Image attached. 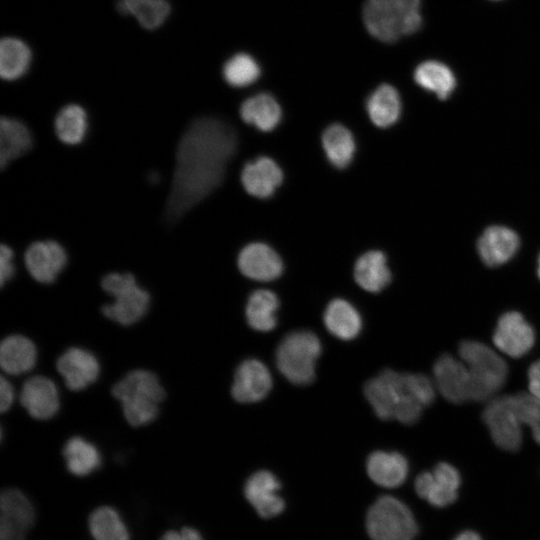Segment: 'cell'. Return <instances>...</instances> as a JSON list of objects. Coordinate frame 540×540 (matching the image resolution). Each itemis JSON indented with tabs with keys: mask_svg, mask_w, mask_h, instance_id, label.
<instances>
[{
	"mask_svg": "<svg viewBox=\"0 0 540 540\" xmlns=\"http://www.w3.org/2000/svg\"><path fill=\"white\" fill-rule=\"evenodd\" d=\"M54 129L62 143L80 144L88 130V116L85 109L78 104L64 106L55 117Z\"/></svg>",
	"mask_w": 540,
	"mask_h": 540,
	"instance_id": "34",
	"label": "cell"
},
{
	"mask_svg": "<svg viewBox=\"0 0 540 540\" xmlns=\"http://www.w3.org/2000/svg\"><path fill=\"white\" fill-rule=\"evenodd\" d=\"M15 399L14 389L11 383L4 377L0 380V410L6 412L10 409Z\"/></svg>",
	"mask_w": 540,
	"mask_h": 540,
	"instance_id": "41",
	"label": "cell"
},
{
	"mask_svg": "<svg viewBox=\"0 0 540 540\" xmlns=\"http://www.w3.org/2000/svg\"><path fill=\"white\" fill-rule=\"evenodd\" d=\"M112 395L120 402L126 421L139 427L158 416L165 390L153 372L136 369L114 384Z\"/></svg>",
	"mask_w": 540,
	"mask_h": 540,
	"instance_id": "3",
	"label": "cell"
},
{
	"mask_svg": "<svg viewBox=\"0 0 540 540\" xmlns=\"http://www.w3.org/2000/svg\"><path fill=\"white\" fill-rule=\"evenodd\" d=\"M520 240L515 231L504 226H490L480 236L477 250L481 260L491 267L509 261L519 248Z\"/></svg>",
	"mask_w": 540,
	"mask_h": 540,
	"instance_id": "20",
	"label": "cell"
},
{
	"mask_svg": "<svg viewBox=\"0 0 540 540\" xmlns=\"http://www.w3.org/2000/svg\"><path fill=\"white\" fill-rule=\"evenodd\" d=\"M33 146L28 127L20 120L3 116L0 120V166L5 169L12 161L25 155Z\"/></svg>",
	"mask_w": 540,
	"mask_h": 540,
	"instance_id": "24",
	"label": "cell"
},
{
	"mask_svg": "<svg viewBox=\"0 0 540 540\" xmlns=\"http://www.w3.org/2000/svg\"><path fill=\"white\" fill-rule=\"evenodd\" d=\"M364 394L381 420L396 419L412 425L421 417L423 408L434 401L435 388L423 374L385 369L366 382Z\"/></svg>",
	"mask_w": 540,
	"mask_h": 540,
	"instance_id": "2",
	"label": "cell"
},
{
	"mask_svg": "<svg viewBox=\"0 0 540 540\" xmlns=\"http://www.w3.org/2000/svg\"><path fill=\"white\" fill-rule=\"evenodd\" d=\"M24 262L35 281L50 284L66 266L67 254L64 247L56 241H35L26 249Z\"/></svg>",
	"mask_w": 540,
	"mask_h": 540,
	"instance_id": "13",
	"label": "cell"
},
{
	"mask_svg": "<svg viewBox=\"0 0 540 540\" xmlns=\"http://www.w3.org/2000/svg\"><path fill=\"white\" fill-rule=\"evenodd\" d=\"M14 253L11 247L2 244L0 247V284L10 281L15 273Z\"/></svg>",
	"mask_w": 540,
	"mask_h": 540,
	"instance_id": "39",
	"label": "cell"
},
{
	"mask_svg": "<svg viewBox=\"0 0 540 540\" xmlns=\"http://www.w3.org/2000/svg\"><path fill=\"white\" fill-rule=\"evenodd\" d=\"M89 529L94 540H129L122 517L113 507L101 506L89 516Z\"/></svg>",
	"mask_w": 540,
	"mask_h": 540,
	"instance_id": "36",
	"label": "cell"
},
{
	"mask_svg": "<svg viewBox=\"0 0 540 540\" xmlns=\"http://www.w3.org/2000/svg\"><path fill=\"white\" fill-rule=\"evenodd\" d=\"M280 488V482L272 472L260 470L247 479L244 495L261 518L270 519L285 509V501L278 494Z\"/></svg>",
	"mask_w": 540,
	"mask_h": 540,
	"instance_id": "15",
	"label": "cell"
},
{
	"mask_svg": "<svg viewBox=\"0 0 540 540\" xmlns=\"http://www.w3.org/2000/svg\"><path fill=\"white\" fill-rule=\"evenodd\" d=\"M62 453L68 471L78 477L91 474L102 463L99 449L92 442L80 436L68 439Z\"/></svg>",
	"mask_w": 540,
	"mask_h": 540,
	"instance_id": "26",
	"label": "cell"
},
{
	"mask_svg": "<svg viewBox=\"0 0 540 540\" xmlns=\"http://www.w3.org/2000/svg\"><path fill=\"white\" fill-rule=\"evenodd\" d=\"M421 0H366L363 22L377 40L394 43L417 32L422 25Z\"/></svg>",
	"mask_w": 540,
	"mask_h": 540,
	"instance_id": "4",
	"label": "cell"
},
{
	"mask_svg": "<svg viewBox=\"0 0 540 540\" xmlns=\"http://www.w3.org/2000/svg\"><path fill=\"white\" fill-rule=\"evenodd\" d=\"M511 400L522 424L530 426L534 440L540 445V400L523 392L511 395Z\"/></svg>",
	"mask_w": 540,
	"mask_h": 540,
	"instance_id": "38",
	"label": "cell"
},
{
	"mask_svg": "<svg viewBox=\"0 0 540 540\" xmlns=\"http://www.w3.org/2000/svg\"><path fill=\"white\" fill-rule=\"evenodd\" d=\"M433 375L436 388L447 401L459 404L471 400V375L463 361L443 354L434 363Z\"/></svg>",
	"mask_w": 540,
	"mask_h": 540,
	"instance_id": "12",
	"label": "cell"
},
{
	"mask_svg": "<svg viewBox=\"0 0 540 540\" xmlns=\"http://www.w3.org/2000/svg\"><path fill=\"white\" fill-rule=\"evenodd\" d=\"M32 53L29 46L16 37H5L0 42V75L6 81L21 78L29 69Z\"/></svg>",
	"mask_w": 540,
	"mask_h": 540,
	"instance_id": "30",
	"label": "cell"
},
{
	"mask_svg": "<svg viewBox=\"0 0 540 540\" xmlns=\"http://www.w3.org/2000/svg\"><path fill=\"white\" fill-rule=\"evenodd\" d=\"M365 526L371 540H414L417 521L400 499L383 495L368 509Z\"/></svg>",
	"mask_w": 540,
	"mask_h": 540,
	"instance_id": "8",
	"label": "cell"
},
{
	"mask_svg": "<svg viewBox=\"0 0 540 540\" xmlns=\"http://www.w3.org/2000/svg\"><path fill=\"white\" fill-rule=\"evenodd\" d=\"M482 418L494 443L506 451H517L522 444V422L514 408L511 395L491 400Z\"/></svg>",
	"mask_w": 540,
	"mask_h": 540,
	"instance_id": "9",
	"label": "cell"
},
{
	"mask_svg": "<svg viewBox=\"0 0 540 540\" xmlns=\"http://www.w3.org/2000/svg\"><path fill=\"white\" fill-rule=\"evenodd\" d=\"M460 483L458 470L449 463L441 462L433 471H425L417 476L415 491L430 505L443 508L455 502Z\"/></svg>",
	"mask_w": 540,
	"mask_h": 540,
	"instance_id": "11",
	"label": "cell"
},
{
	"mask_svg": "<svg viewBox=\"0 0 540 540\" xmlns=\"http://www.w3.org/2000/svg\"><path fill=\"white\" fill-rule=\"evenodd\" d=\"M236 148L234 130L225 122L194 120L179 139L165 217L174 223L208 196L223 180Z\"/></svg>",
	"mask_w": 540,
	"mask_h": 540,
	"instance_id": "1",
	"label": "cell"
},
{
	"mask_svg": "<svg viewBox=\"0 0 540 540\" xmlns=\"http://www.w3.org/2000/svg\"><path fill=\"white\" fill-rule=\"evenodd\" d=\"M1 540H26L35 521L30 499L20 490L9 488L0 498Z\"/></svg>",
	"mask_w": 540,
	"mask_h": 540,
	"instance_id": "10",
	"label": "cell"
},
{
	"mask_svg": "<svg viewBox=\"0 0 540 540\" xmlns=\"http://www.w3.org/2000/svg\"><path fill=\"white\" fill-rule=\"evenodd\" d=\"M453 540H482V538L472 530H465L459 533Z\"/></svg>",
	"mask_w": 540,
	"mask_h": 540,
	"instance_id": "43",
	"label": "cell"
},
{
	"mask_svg": "<svg viewBox=\"0 0 540 540\" xmlns=\"http://www.w3.org/2000/svg\"><path fill=\"white\" fill-rule=\"evenodd\" d=\"M240 116L245 123L261 131H271L280 122L281 108L273 96L260 93L242 103Z\"/></svg>",
	"mask_w": 540,
	"mask_h": 540,
	"instance_id": "29",
	"label": "cell"
},
{
	"mask_svg": "<svg viewBox=\"0 0 540 540\" xmlns=\"http://www.w3.org/2000/svg\"><path fill=\"white\" fill-rule=\"evenodd\" d=\"M279 306L277 296L270 290L254 291L246 304L245 314L251 328L267 332L276 326V311Z\"/></svg>",
	"mask_w": 540,
	"mask_h": 540,
	"instance_id": "32",
	"label": "cell"
},
{
	"mask_svg": "<svg viewBox=\"0 0 540 540\" xmlns=\"http://www.w3.org/2000/svg\"><path fill=\"white\" fill-rule=\"evenodd\" d=\"M65 385L72 391H82L93 384L100 374V363L90 351L71 347L64 351L56 363Z\"/></svg>",
	"mask_w": 540,
	"mask_h": 540,
	"instance_id": "16",
	"label": "cell"
},
{
	"mask_svg": "<svg viewBox=\"0 0 540 540\" xmlns=\"http://www.w3.org/2000/svg\"><path fill=\"white\" fill-rule=\"evenodd\" d=\"M459 355L471 375V400H487L505 384L506 362L484 343L465 340L459 345Z\"/></svg>",
	"mask_w": 540,
	"mask_h": 540,
	"instance_id": "5",
	"label": "cell"
},
{
	"mask_svg": "<svg viewBox=\"0 0 540 540\" xmlns=\"http://www.w3.org/2000/svg\"><path fill=\"white\" fill-rule=\"evenodd\" d=\"M37 361L35 344L26 336L13 334L0 346V365L9 375H20L33 369Z\"/></svg>",
	"mask_w": 540,
	"mask_h": 540,
	"instance_id": "23",
	"label": "cell"
},
{
	"mask_svg": "<svg viewBox=\"0 0 540 540\" xmlns=\"http://www.w3.org/2000/svg\"><path fill=\"white\" fill-rule=\"evenodd\" d=\"M367 474L379 486L396 488L403 484L408 475V462L397 452L375 451L366 463Z\"/></svg>",
	"mask_w": 540,
	"mask_h": 540,
	"instance_id": "22",
	"label": "cell"
},
{
	"mask_svg": "<svg viewBox=\"0 0 540 540\" xmlns=\"http://www.w3.org/2000/svg\"><path fill=\"white\" fill-rule=\"evenodd\" d=\"M367 111L376 126L387 128L393 125L401 113L398 91L389 84L380 85L368 98Z\"/></svg>",
	"mask_w": 540,
	"mask_h": 540,
	"instance_id": "31",
	"label": "cell"
},
{
	"mask_svg": "<svg viewBox=\"0 0 540 540\" xmlns=\"http://www.w3.org/2000/svg\"><path fill=\"white\" fill-rule=\"evenodd\" d=\"M322 145L328 160L338 168L347 167L355 152L351 132L340 124L329 126L322 135Z\"/></svg>",
	"mask_w": 540,
	"mask_h": 540,
	"instance_id": "35",
	"label": "cell"
},
{
	"mask_svg": "<svg viewBox=\"0 0 540 540\" xmlns=\"http://www.w3.org/2000/svg\"><path fill=\"white\" fill-rule=\"evenodd\" d=\"M272 388L268 368L257 359L244 360L237 368L231 389L240 403H254L264 399Z\"/></svg>",
	"mask_w": 540,
	"mask_h": 540,
	"instance_id": "17",
	"label": "cell"
},
{
	"mask_svg": "<svg viewBox=\"0 0 540 540\" xmlns=\"http://www.w3.org/2000/svg\"><path fill=\"white\" fill-rule=\"evenodd\" d=\"M283 179L280 167L270 158L260 157L247 163L241 173V182L250 195L258 198L271 196Z\"/></svg>",
	"mask_w": 540,
	"mask_h": 540,
	"instance_id": "21",
	"label": "cell"
},
{
	"mask_svg": "<svg viewBox=\"0 0 540 540\" xmlns=\"http://www.w3.org/2000/svg\"><path fill=\"white\" fill-rule=\"evenodd\" d=\"M101 287L114 298L101 309L108 319L128 326L141 320L148 311L150 294L138 285L131 273H109L102 278Z\"/></svg>",
	"mask_w": 540,
	"mask_h": 540,
	"instance_id": "6",
	"label": "cell"
},
{
	"mask_svg": "<svg viewBox=\"0 0 540 540\" xmlns=\"http://www.w3.org/2000/svg\"><path fill=\"white\" fill-rule=\"evenodd\" d=\"M20 403L32 418L51 419L60 409L58 388L45 376L31 377L22 386Z\"/></svg>",
	"mask_w": 540,
	"mask_h": 540,
	"instance_id": "18",
	"label": "cell"
},
{
	"mask_svg": "<svg viewBox=\"0 0 540 540\" xmlns=\"http://www.w3.org/2000/svg\"><path fill=\"white\" fill-rule=\"evenodd\" d=\"M160 540H204L200 532L191 527L167 531Z\"/></svg>",
	"mask_w": 540,
	"mask_h": 540,
	"instance_id": "40",
	"label": "cell"
},
{
	"mask_svg": "<svg viewBox=\"0 0 540 540\" xmlns=\"http://www.w3.org/2000/svg\"><path fill=\"white\" fill-rule=\"evenodd\" d=\"M538 277L540 278V256L538 259V268H537Z\"/></svg>",
	"mask_w": 540,
	"mask_h": 540,
	"instance_id": "44",
	"label": "cell"
},
{
	"mask_svg": "<svg viewBox=\"0 0 540 540\" xmlns=\"http://www.w3.org/2000/svg\"><path fill=\"white\" fill-rule=\"evenodd\" d=\"M493 342L506 355L519 358L527 354L535 343L533 327L521 313L509 311L498 320Z\"/></svg>",
	"mask_w": 540,
	"mask_h": 540,
	"instance_id": "14",
	"label": "cell"
},
{
	"mask_svg": "<svg viewBox=\"0 0 540 540\" xmlns=\"http://www.w3.org/2000/svg\"><path fill=\"white\" fill-rule=\"evenodd\" d=\"M121 14L133 16L143 28H159L168 18L171 7L167 0H118Z\"/></svg>",
	"mask_w": 540,
	"mask_h": 540,
	"instance_id": "33",
	"label": "cell"
},
{
	"mask_svg": "<svg viewBox=\"0 0 540 540\" xmlns=\"http://www.w3.org/2000/svg\"><path fill=\"white\" fill-rule=\"evenodd\" d=\"M240 272L257 281H271L278 278L283 270L280 256L264 243L245 246L237 261Z\"/></svg>",
	"mask_w": 540,
	"mask_h": 540,
	"instance_id": "19",
	"label": "cell"
},
{
	"mask_svg": "<svg viewBox=\"0 0 540 540\" xmlns=\"http://www.w3.org/2000/svg\"><path fill=\"white\" fill-rule=\"evenodd\" d=\"M222 72L224 80L230 86L245 87L259 78L261 70L251 55L238 53L225 62Z\"/></svg>",
	"mask_w": 540,
	"mask_h": 540,
	"instance_id": "37",
	"label": "cell"
},
{
	"mask_svg": "<svg viewBox=\"0 0 540 540\" xmlns=\"http://www.w3.org/2000/svg\"><path fill=\"white\" fill-rule=\"evenodd\" d=\"M413 76L421 88L433 92L440 100L447 99L456 88L453 71L440 61L428 60L420 63Z\"/></svg>",
	"mask_w": 540,
	"mask_h": 540,
	"instance_id": "28",
	"label": "cell"
},
{
	"mask_svg": "<svg viewBox=\"0 0 540 540\" xmlns=\"http://www.w3.org/2000/svg\"><path fill=\"white\" fill-rule=\"evenodd\" d=\"M528 385L531 394L540 400V359L529 367Z\"/></svg>",
	"mask_w": 540,
	"mask_h": 540,
	"instance_id": "42",
	"label": "cell"
},
{
	"mask_svg": "<svg viewBox=\"0 0 540 540\" xmlns=\"http://www.w3.org/2000/svg\"><path fill=\"white\" fill-rule=\"evenodd\" d=\"M323 319L327 330L341 340L355 338L362 326L358 311L343 299L331 301L324 312Z\"/></svg>",
	"mask_w": 540,
	"mask_h": 540,
	"instance_id": "27",
	"label": "cell"
},
{
	"mask_svg": "<svg viewBox=\"0 0 540 540\" xmlns=\"http://www.w3.org/2000/svg\"><path fill=\"white\" fill-rule=\"evenodd\" d=\"M321 343L311 331L300 330L286 335L276 350V365L282 375L295 385H308L315 377V363Z\"/></svg>",
	"mask_w": 540,
	"mask_h": 540,
	"instance_id": "7",
	"label": "cell"
},
{
	"mask_svg": "<svg viewBox=\"0 0 540 540\" xmlns=\"http://www.w3.org/2000/svg\"><path fill=\"white\" fill-rule=\"evenodd\" d=\"M354 278L364 290L377 293L391 281V273L385 255L380 251H369L358 258L354 267Z\"/></svg>",
	"mask_w": 540,
	"mask_h": 540,
	"instance_id": "25",
	"label": "cell"
}]
</instances>
